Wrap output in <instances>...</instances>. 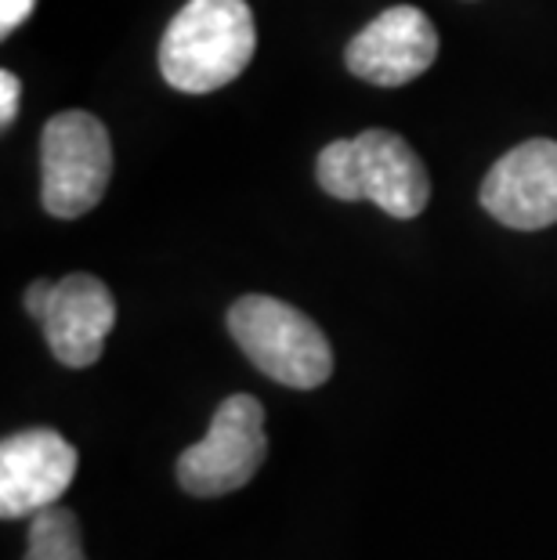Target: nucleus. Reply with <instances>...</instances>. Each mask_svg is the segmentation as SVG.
Instances as JSON below:
<instances>
[{
    "mask_svg": "<svg viewBox=\"0 0 557 560\" xmlns=\"http://www.w3.org/2000/svg\"><path fill=\"white\" fill-rule=\"evenodd\" d=\"M26 560H88L77 517L58 503L40 510L30 524Z\"/></svg>",
    "mask_w": 557,
    "mask_h": 560,
    "instance_id": "nucleus-10",
    "label": "nucleus"
},
{
    "mask_svg": "<svg viewBox=\"0 0 557 560\" xmlns=\"http://www.w3.org/2000/svg\"><path fill=\"white\" fill-rule=\"evenodd\" d=\"M481 207L518 232H539L557 224V141H521L481 182Z\"/></svg>",
    "mask_w": 557,
    "mask_h": 560,
    "instance_id": "nucleus-6",
    "label": "nucleus"
},
{
    "mask_svg": "<svg viewBox=\"0 0 557 560\" xmlns=\"http://www.w3.org/2000/svg\"><path fill=\"white\" fill-rule=\"evenodd\" d=\"M113 322H116V301L109 285L77 271V276L55 282L47 312L40 315V329L58 362L69 369H88L102 359Z\"/></svg>",
    "mask_w": 557,
    "mask_h": 560,
    "instance_id": "nucleus-8",
    "label": "nucleus"
},
{
    "mask_svg": "<svg viewBox=\"0 0 557 560\" xmlns=\"http://www.w3.org/2000/svg\"><path fill=\"white\" fill-rule=\"evenodd\" d=\"M51 293H55V282H47V279H40V282H33L30 290H26V312L40 322V315L47 312V301H51Z\"/></svg>",
    "mask_w": 557,
    "mask_h": 560,
    "instance_id": "nucleus-14",
    "label": "nucleus"
},
{
    "mask_svg": "<svg viewBox=\"0 0 557 560\" xmlns=\"http://www.w3.org/2000/svg\"><path fill=\"white\" fill-rule=\"evenodd\" d=\"M229 332L268 380L293 390L323 387L334 373V348L304 312L276 296L251 293L229 307Z\"/></svg>",
    "mask_w": 557,
    "mask_h": 560,
    "instance_id": "nucleus-2",
    "label": "nucleus"
},
{
    "mask_svg": "<svg viewBox=\"0 0 557 560\" xmlns=\"http://www.w3.org/2000/svg\"><path fill=\"white\" fill-rule=\"evenodd\" d=\"M257 47L246 0H188L160 40V73L174 91L210 94L251 66Z\"/></svg>",
    "mask_w": 557,
    "mask_h": 560,
    "instance_id": "nucleus-1",
    "label": "nucleus"
},
{
    "mask_svg": "<svg viewBox=\"0 0 557 560\" xmlns=\"http://www.w3.org/2000/svg\"><path fill=\"white\" fill-rule=\"evenodd\" d=\"M77 478V448L47 427L0 441V517L22 521L55 506Z\"/></svg>",
    "mask_w": 557,
    "mask_h": 560,
    "instance_id": "nucleus-5",
    "label": "nucleus"
},
{
    "mask_svg": "<svg viewBox=\"0 0 557 560\" xmlns=\"http://www.w3.org/2000/svg\"><path fill=\"white\" fill-rule=\"evenodd\" d=\"M33 4H37V0H0V33L11 37V33L30 19Z\"/></svg>",
    "mask_w": 557,
    "mask_h": 560,
    "instance_id": "nucleus-13",
    "label": "nucleus"
},
{
    "mask_svg": "<svg viewBox=\"0 0 557 560\" xmlns=\"http://www.w3.org/2000/svg\"><path fill=\"white\" fill-rule=\"evenodd\" d=\"M315 177L323 185L326 196H334L340 202H359V174H355V141L340 138L318 152L315 160Z\"/></svg>",
    "mask_w": 557,
    "mask_h": 560,
    "instance_id": "nucleus-11",
    "label": "nucleus"
},
{
    "mask_svg": "<svg viewBox=\"0 0 557 560\" xmlns=\"http://www.w3.org/2000/svg\"><path fill=\"white\" fill-rule=\"evenodd\" d=\"M438 58V33L431 19L413 4H395L381 11L370 26L351 37L344 62L359 80L376 88H402V83L428 73Z\"/></svg>",
    "mask_w": 557,
    "mask_h": 560,
    "instance_id": "nucleus-7",
    "label": "nucleus"
},
{
    "mask_svg": "<svg viewBox=\"0 0 557 560\" xmlns=\"http://www.w3.org/2000/svg\"><path fill=\"white\" fill-rule=\"evenodd\" d=\"M19 98H22V83L15 73H0V124L11 127L15 124V116H19Z\"/></svg>",
    "mask_w": 557,
    "mask_h": 560,
    "instance_id": "nucleus-12",
    "label": "nucleus"
},
{
    "mask_svg": "<svg viewBox=\"0 0 557 560\" xmlns=\"http://www.w3.org/2000/svg\"><path fill=\"white\" fill-rule=\"evenodd\" d=\"M113 177L109 130L84 109H66L40 135V199L51 218L73 221L94 210Z\"/></svg>",
    "mask_w": 557,
    "mask_h": 560,
    "instance_id": "nucleus-3",
    "label": "nucleus"
},
{
    "mask_svg": "<svg viewBox=\"0 0 557 560\" xmlns=\"http://www.w3.org/2000/svg\"><path fill=\"white\" fill-rule=\"evenodd\" d=\"M355 141V174H359V196L376 202L384 213L398 221L420 218L431 199L428 171L406 138L391 130H362Z\"/></svg>",
    "mask_w": 557,
    "mask_h": 560,
    "instance_id": "nucleus-9",
    "label": "nucleus"
},
{
    "mask_svg": "<svg viewBox=\"0 0 557 560\" xmlns=\"http://www.w3.org/2000/svg\"><path fill=\"white\" fill-rule=\"evenodd\" d=\"M268 456L265 409L254 395H232L218 405L204 441L188 445L177 459V481L188 495L214 499L254 481Z\"/></svg>",
    "mask_w": 557,
    "mask_h": 560,
    "instance_id": "nucleus-4",
    "label": "nucleus"
}]
</instances>
